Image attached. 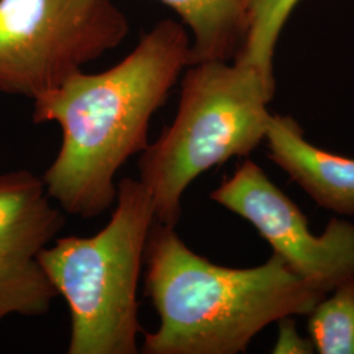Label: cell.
<instances>
[{"mask_svg": "<svg viewBox=\"0 0 354 354\" xmlns=\"http://www.w3.org/2000/svg\"><path fill=\"white\" fill-rule=\"evenodd\" d=\"M190 64L189 33L162 20L113 67L83 70L33 100L36 124L55 122L62 145L42 180L66 213L93 218L117 196L115 175L150 145L153 114Z\"/></svg>", "mask_w": 354, "mask_h": 354, "instance_id": "obj_1", "label": "cell"}, {"mask_svg": "<svg viewBox=\"0 0 354 354\" xmlns=\"http://www.w3.org/2000/svg\"><path fill=\"white\" fill-rule=\"evenodd\" d=\"M145 264L146 294L159 315V327L145 332L146 354L244 353L269 324L307 317L326 297L276 253L252 268L218 266L158 221Z\"/></svg>", "mask_w": 354, "mask_h": 354, "instance_id": "obj_2", "label": "cell"}, {"mask_svg": "<svg viewBox=\"0 0 354 354\" xmlns=\"http://www.w3.org/2000/svg\"><path fill=\"white\" fill-rule=\"evenodd\" d=\"M276 80L239 59L190 64L174 122L142 152L140 183L156 221L176 226L190 184L266 140Z\"/></svg>", "mask_w": 354, "mask_h": 354, "instance_id": "obj_3", "label": "cell"}, {"mask_svg": "<svg viewBox=\"0 0 354 354\" xmlns=\"http://www.w3.org/2000/svg\"><path fill=\"white\" fill-rule=\"evenodd\" d=\"M156 222L151 196L140 180L117 184L115 207L97 234L64 236L36 259L68 306V354L140 352V286L146 245Z\"/></svg>", "mask_w": 354, "mask_h": 354, "instance_id": "obj_4", "label": "cell"}, {"mask_svg": "<svg viewBox=\"0 0 354 354\" xmlns=\"http://www.w3.org/2000/svg\"><path fill=\"white\" fill-rule=\"evenodd\" d=\"M127 33L113 0H0V92L35 100Z\"/></svg>", "mask_w": 354, "mask_h": 354, "instance_id": "obj_5", "label": "cell"}, {"mask_svg": "<svg viewBox=\"0 0 354 354\" xmlns=\"http://www.w3.org/2000/svg\"><path fill=\"white\" fill-rule=\"evenodd\" d=\"M210 198L250 222L291 270L327 295L354 276V223L332 218L315 235L301 209L252 160L212 192Z\"/></svg>", "mask_w": 354, "mask_h": 354, "instance_id": "obj_6", "label": "cell"}, {"mask_svg": "<svg viewBox=\"0 0 354 354\" xmlns=\"http://www.w3.org/2000/svg\"><path fill=\"white\" fill-rule=\"evenodd\" d=\"M266 140L269 158L319 206L354 216V159L310 143L290 115L272 114Z\"/></svg>", "mask_w": 354, "mask_h": 354, "instance_id": "obj_7", "label": "cell"}, {"mask_svg": "<svg viewBox=\"0 0 354 354\" xmlns=\"http://www.w3.org/2000/svg\"><path fill=\"white\" fill-rule=\"evenodd\" d=\"M50 200L42 177L0 174V254L36 257L57 238L64 216Z\"/></svg>", "mask_w": 354, "mask_h": 354, "instance_id": "obj_8", "label": "cell"}, {"mask_svg": "<svg viewBox=\"0 0 354 354\" xmlns=\"http://www.w3.org/2000/svg\"><path fill=\"white\" fill-rule=\"evenodd\" d=\"M156 1L174 10L188 28L190 64L232 61L239 54L248 32L252 0Z\"/></svg>", "mask_w": 354, "mask_h": 354, "instance_id": "obj_9", "label": "cell"}, {"mask_svg": "<svg viewBox=\"0 0 354 354\" xmlns=\"http://www.w3.org/2000/svg\"><path fill=\"white\" fill-rule=\"evenodd\" d=\"M58 297L36 257L0 254V322L10 315H45Z\"/></svg>", "mask_w": 354, "mask_h": 354, "instance_id": "obj_10", "label": "cell"}, {"mask_svg": "<svg viewBox=\"0 0 354 354\" xmlns=\"http://www.w3.org/2000/svg\"><path fill=\"white\" fill-rule=\"evenodd\" d=\"M307 317L315 352L354 354V276L328 292Z\"/></svg>", "mask_w": 354, "mask_h": 354, "instance_id": "obj_11", "label": "cell"}, {"mask_svg": "<svg viewBox=\"0 0 354 354\" xmlns=\"http://www.w3.org/2000/svg\"><path fill=\"white\" fill-rule=\"evenodd\" d=\"M301 0H252L244 45L234 59L251 64L274 79L273 58L279 36Z\"/></svg>", "mask_w": 354, "mask_h": 354, "instance_id": "obj_12", "label": "cell"}, {"mask_svg": "<svg viewBox=\"0 0 354 354\" xmlns=\"http://www.w3.org/2000/svg\"><path fill=\"white\" fill-rule=\"evenodd\" d=\"M294 317H283L279 320V337L273 348V353H313L315 352L314 344L308 339H304L294 322Z\"/></svg>", "mask_w": 354, "mask_h": 354, "instance_id": "obj_13", "label": "cell"}]
</instances>
